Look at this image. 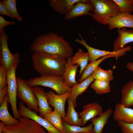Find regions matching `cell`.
<instances>
[{
	"mask_svg": "<svg viewBox=\"0 0 133 133\" xmlns=\"http://www.w3.org/2000/svg\"><path fill=\"white\" fill-rule=\"evenodd\" d=\"M33 52L47 54L67 59L73 54V50L63 37L52 32L39 35L30 47Z\"/></svg>",
	"mask_w": 133,
	"mask_h": 133,
	"instance_id": "1",
	"label": "cell"
},
{
	"mask_svg": "<svg viewBox=\"0 0 133 133\" xmlns=\"http://www.w3.org/2000/svg\"><path fill=\"white\" fill-rule=\"evenodd\" d=\"M32 59L35 70L41 76H62L67 59L47 54L33 52Z\"/></svg>",
	"mask_w": 133,
	"mask_h": 133,
	"instance_id": "2",
	"label": "cell"
},
{
	"mask_svg": "<svg viewBox=\"0 0 133 133\" xmlns=\"http://www.w3.org/2000/svg\"><path fill=\"white\" fill-rule=\"evenodd\" d=\"M94 9L91 16L93 19L103 25H107L109 18L120 12L113 0H91Z\"/></svg>",
	"mask_w": 133,
	"mask_h": 133,
	"instance_id": "3",
	"label": "cell"
},
{
	"mask_svg": "<svg viewBox=\"0 0 133 133\" xmlns=\"http://www.w3.org/2000/svg\"><path fill=\"white\" fill-rule=\"evenodd\" d=\"M26 81L28 85L32 88L39 86L49 87L58 95L63 94L70 90V88L65 84L62 76H41Z\"/></svg>",
	"mask_w": 133,
	"mask_h": 133,
	"instance_id": "4",
	"label": "cell"
},
{
	"mask_svg": "<svg viewBox=\"0 0 133 133\" xmlns=\"http://www.w3.org/2000/svg\"><path fill=\"white\" fill-rule=\"evenodd\" d=\"M19 122L15 125H5L0 122L2 133H46L41 125L26 117L18 118Z\"/></svg>",
	"mask_w": 133,
	"mask_h": 133,
	"instance_id": "5",
	"label": "cell"
},
{
	"mask_svg": "<svg viewBox=\"0 0 133 133\" xmlns=\"http://www.w3.org/2000/svg\"><path fill=\"white\" fill-rule=\"evenodd\" d=\"M17 96L27 108L36 113H39L37 98L33 89L26 83V81L21 78L17 77Z\"/></svg>",
	"mask_w": 133,
	"mask_h": 133,
	"instance_id": "6",
	"label": "cell"
},
{
	"mask_svg": "<svg viewBox=\"0 0 133 133\" xmlns=\"http://www.w3.org/2000/svg\"><path fill=\"white\" fill-rule=\"evenodd\" d=\"M8 35L5 29L0 33V62L8 71L14 66H18L20 62L19 55L18 52L12 53L8 47Z\"/></svg>",
	"mask_w": 133,
	"mask_h": 133,
	"instance_id": "7",
	"label": "cell"
},
{
	"mask_svg": "<svg viewBox=\"0 0 133 133\" xmlns=\"http://www.w3.org/2000/svg\"><path fill=\"white\" fill-rule=\"evenodd\" d=\"M18 66H14L7 72V80L8 99V102L11 106L14 118H18L19 116L17 109V83L16 71Z\"/></svg>",
	"mask_w": 133,
	"mask_h": 133,
	"instance_id": "8",
	"label": "cell"
},
{
	"mask_svg": "<svg viewBox=\"0 0 133 133\" xmlns=\"http://www.w3.org/2000/svg\"><path fill=\"white\" fill-rule=\"evenodd\" d=\"M18 112L20 117H27L33 120L45 128L48 133H61L48 121L26 107L22 101H18Z\"/></svg>",
	"mask_w": 133,
	"mask_h": 133,
	"instance_id": "9",
	"label": "cell"
},
{
	"mask_svg": "<svg viewBox=\"0 0 133 133\" xmlns=\"http://www.w3.org/2000/svg\"><path fill=\"white\" fill-rule=\"evenodd\" d=\"M78 35L81 38V39H76L75 41L83 45L86 49L89 54V61L90 63L96 60L100 57L108 55L116 54L118 55L121 57L124 55L126 52L130 51L131 49V47L129 46L124 47L120 50L116 51H110L99 50L94 48L88 45L80 33H78Z\"/></svg>",
	"mask_w": 133,
	"mask_h": 133,
	"instance_id": "10",
	"label": "cell"
},
{
	"mask_svg": "<svg viewBox=\"0 0 133 133\" xmlns=\"http://www.w3.org/2000/svg\"><path fill=\"white\" fill-rule=\"evenodd\" d=\"M94 9V6L91 0H80L65 15L64 18L69 20L85 15L91 16L92 14L90 12L93 11Z\"/></svg>",
	"mask_w": 133,
	"mask_h": 133,
	"instance_id": "11",
	"label": "cell"
},
{
	"mask_svg": "<svg viewBox=\"0 0 133 133\" xmlns=\"http://www.w3.org/2000/svg\"><path fill=\"white\" fill-rule=\"evenodd\" d=\"M50 105L56 109L60 114L62 119L65 116V104L66 100L69 96L70 91L62 95L56 94L52 90L46 93Z\"/></svg>",
	"mask_w": 133,
	"mask_h": 133,
	"instance_id": "12",
	"label": "cell"
},
{
	"mask_svg": "<svg viewBox=\"0 0 133 133\" xmlns=\"http://www.w3.org/2000/svg\"><path fill=\"white\" fill-rule=\"evenodd\" d=\"M107 25L110 30L124 27L133 28V15L127 13H120L110 18Z\"/></svg>",
	"mask_w": 133,
	"mask_h": 133,
	"instance_id": "13",
	"label": "cell"
},
{
	"mask_svg": "<svg viewBox=\"0 0 133 133\" xmlns=\"http://www.w3.org/2000/svg\"><path fill=\"white\" fill-rule=\"evenodd\" d=\"M33 88L37 99L39 116L44 118L53 111L52 109L49 104L48 98L45 90L39 86Z\"/></svg>",
	"mask_w": 133,
	"mask_h": 133,
	"instance_id": "14",
	"label": "cell"
},
{
	"mask_svg": "<svg viewBox=\"0 0 133 133\" xmlns=\"http://www.w3.org/2000/svg\"><path fill=\"white\" fill-rule=\"evenodd\" d=\"M103 112L101 106L97 103L94 102L84 105L79 116L82 119L84 125L88 121L97 116H100Z\"/></svg>",
	"mask_w": 133,
	"mask_h": 133,
	"instance_id": "15",
	"label": "cell"
},
{
	"mask_svg": "<svg viewBox=\"0 0 133 133\" xmlns=\"http://www.w3.org/2000/svg\"><path fill=\"white\" fill-rule=\"evenodd\" d=\"M117 32L118 36L113 43V51L120 50L124 48L126 44L133 42V30L122 28L117 29Z\"/></svg>",
	"mask_w": 133,
	"mask_h": 133,
	"instance_id": "16",
	"label": "cell"
},
{
	"mask_svg": "<svg viewBox=\"0 0 133 133\" xmlns=\"http://www.w3.org/2000/svg\"><path fill=\"white\" fill-rule=\"evenodd\" d=\"M113 118L117 122L133 123V109L124 107L120 103L116 105L113 112Z\"/></svg>",
	"mask_w": 133,
	"mask_h": 133,
	"instance_id": "17",
	"label": "cell"
},
{
	"mask_svg": "<svg viewBox=\"0 0 133 133\" xmlns=\"http://www.w3.org/2000/svg\"><path fill=\"white\" fill-rule=\"evenodd\" d=\"M94 80L91 74L82 82L76 83L70 88V95L68 98L73 102L75 107L77 106L78 97L86 90Z\"/></svg>",
	"mask_w": 133,
	"mask_h": 133,
	"instance_id": "18",
	"label": "cell"
},
{
	"mask_svg": "<svg viewBox=\"0 0 133 133\" xmlns=\"http://www.w3.org/2000/svg\"><path fill=\"white\" fill-rule=\"evenodd\" d=\"M71 57L67 59V62L65 65L62 75L65 84L70 88L73 87L78 82L76 80L75 77L77 69L80 66L78 65L72 64Z\"/></svg>",
	"mask_w": 133,
	"mask_h": 133,
	"instance_id": "19",
	"label": "cell"
},
{
	"mask_svg": "<svg viewBox=\"0 0 133 133\" xmlns=\"http://www.w3.org/2000/svg\"><path fill=\"white\" fill-rule=\"evenodd\" d=\"M67 100L68 107L67 113L65 117L62 119V121L71 125L83 126V119L79 117V113L75 111L73 102L68 98Z\"/></svg>",
	"mask_w": 133,
	"mask_h": 133,
	"instance_id": "20",
	"label": "cell"
},
{
	"mask_svg": "<svg viewBox=\"0 0 133 133\" xmlns=\"http://www.w3.org/2000/svg\"><path fill=\"white\" fill-rule=\"evenodd\" d=\"M80 0H50L49 5L59 14L66 15L74 5Z\"/></svg>",
	"mask_w": 133,
	"mask_h": 133,
	"instance_id": "21",
	"label": "cell"
},
{
	"mask_svg": "<svg viewBox=\"0 0 133 133\" xmlns=\"http://www.w3.org/2000/svg\"><path fill=\"white\" fill-rule=\"evenodd\" d=\"M113 112L111 108H109L103 112L100 116L90 120L91 124L93 126V131L95 133H102L104 127Z\"/></svg>",
	"mask_w": 133,
	"mask_h": 133,
	"instance_id": "22",
	"label": "cell"
},
{
	"mask_svg": "<svg viewBox=\"0 0 133 133\" xmlns=\"http://www.w3.org/2000/svg\"><path fill=\"white\" fill-rule=\"evenodd\" d=\"M121 98L120 103L125 107H129L133 105V81L125 84L121 91Z\"/></svg>",
	"mask_w": 133,
	"mask_h": 133,
	"instance_id": "23",
	"label": "cell"
},
{
	"mask_svg": "<svg viewBox=\"0 0 133 133\" xmlns=\"http://www.w3.org/2000/svg\"><path fill=\"white\" fill-rule=\"evenodd\" d=\"M71 58L72 65H78L80 66L78 76L79 77L82 74L88 64L89 58V54L88 52H84L81 48H80L74 55Z\"/></svg>",
	"mask_w": 133,
	"mask_h": 133,
	"instance_id": "24",
	"label": "cell"
},
{
	"mask_svg": "<svg viewBox=\"0 0 133 133\" xmlns=\"http://www.w3.org/2000/svg\"><path fill=\"white\" fill-rule=\"evenodd\" d=\"M8 99V94L0 105V120L5 125H15L17 124L19 120L12 117L9 112L7 108Z\"/></svg>",
	"mask_w": 133,
	"mask_h": 133,
	"instance_id": "25",
	"label": "cell"
},
{
	"mask_svg": "<svg viewBox=\"0 0 133 133\" xmlns=\"http://www.w3.org/2000/svg\"><path fill=\"white\" fill-rule=\"evenodd\" d=\"M120 57V56L116 54L108 55L103 56L98 60L91 62L86 66L81 76L78 80V82H82L91 75L100 64L105 59L112 57L117 58Z\"/></svg>",
	"mask_w": 133,
	"mask_h": 133,
	"instance_id": "26",
	"label": "cell"
},
{
	"mask_svg": "<svg viewBox=\"0 0 133 133\" xmlns=\"http://www.w3.org/2000/svg\"><path fill=\"white\" fill-rule=\"evenodd\" d=\"M53 125L61 133H64L62 119L58 111L55 109L44 118Z\"/></svg>",
	"mask_w": 133,
	"mask_h": 133,
	"instance_id": "27",
	"label": "cell"
},
{
	"mask_svg": "<svg viewBox=\"0 0 133 133\" xmlns=\"http://www.w3.org/2000/svg\"><path fill=\"white\" fill-rule=\"evenodd\" d=\"M64 133H91L94 132L93 126L91 124L84 127L70 125L62 121Z\"/></svg>",
	"mask_w": 133,
	"mask_h": 133,
	"instance_id": "28",
	"label": "cell"
},
{
	"mask_svg": "<svg viewBox=\"0 0 133 133\" xmlns=\"http://www.w3.org/2000/svg\"><path fill=\"white\" fill-rule=\"evenodd\" d=\"M113 71L111 69L105 70L98 66L92 74L96 80H100L110 82L112 80L114 77Z\"/></svg>",
	"mask_w": 133,
	"mask_h": 133,
	"instance_id": "29",
	"label": "cell"
},
{
	"mask_svg": "<svg viewBox=\"0 0 133 133\" xmlns=\"http://www.w3.org/2000/svg\"><path fill=\"white\" fill-rule=\"evenodd\" d=\"M110 82L100 80H96L91 84V87L96 93L99 95L109 93L111 91Z\"/></svg>",
	"mask_w": 133,
	"mask_h": 133,
	"instance_id": "30",
	"label": "cell"
},
{
	"mask_svg": "<svg viewBox=\"0 0 133 133\" xmlns=\"http://www.w3.org/2000/svg\"><path fill=\"white\" fill-rule=\"evenodd\" d=\"M2 2L5 7L14 19H16L17 21H22V17L19 15L17 10L16 0H3Z\"/></svg>",
	"mask_w": 133,
	"mask_h": 133,
	"instance_id": "31",
	"label": "cell"
},
{
	"mask_svg": "<svg viewBox=\"0 0 133 133\" xmlns=\"http://www.w3.org/2000/svg\"><path fill=\"white\" fill-rule=\"evenodd\" d=\"M119 8L120 13L131 14L133 12V5L130 0H113Z\"/></svg>",
	"mask_w": 133,
	"mask_h": 133,
	"instance_id": "32",
	"label": "cell"
},
{
	"mask_svg": "<svg viewBox=\"0 0 133 133\" xmlns=\"http://www.w3.org/2000/svg\"><path fill=\"white\" fill-rule=\"evenodd\" d=\"M7 71L2 65L0 66V89L7 85Z\"/></svg>",
	"mask_w": 133,
	"mask_h": 133,
	"instance_id": "33",
	"label": "cell"
},
{
	"mask_svg": "<svg viewBox=\"0 0 133 133\" xmlns=\"http://www.w3.org/2000/svg\"><path fill=\"white\" fill-rule=\"evenodd\" d=\"M123 133H133V123L127 124L122 122H118Z\"/></svg>",
	"mask_w": 133,
	"mask_h": 133,
	"instance_id": "34",
	"label": "cell"
},
{
	"mask_svg": "<svg viewBox=\"0 0 133 133\" xmlns=\"http://www.w3.org/2000/svg\"><path fill=\"white\" fill-rule=\"evenodd\" d=\"M15 22L14 21H8L5 20L2 16H0V33L2 32L4 27L9 25H14Z\"/></svg>",
	"mask_w": 133,
	"mask_h": 133,
	"instance_id": "35",
	"label": "cell"
},
{
	"mask_svg": "<svg viewBox=\"0 0 133 133\" xmlns=\"http://www.w3.org/2000/svg\"><path fill=\"white\" fill-rule=\"evenodd\" d=\"M7 85L0 89V104L2 103L8 94Z\"/></svg>",
	"mask_w": 133,
	"mask_h": 133,
	"instance_id": "36",
	"label": "cell"
},
{
	"mask_svg": "<svg viewBox=\"0 0 133 133\" xmlns=\"http://www.w3.org/2000/svg\"><path fill=\"white\" fill-rule=\"evenodd\" d=\"M6 15L8 16L13 19V17L8 12L3 5L2 1H0V15Z\"/></svg>",
	"mask_w": 133,
	"mask_h": 133,
	"instance_id": "37",
	"label": "cell"
},
{
	"mask_svg": "<svg viewBox=\"0 0 133 133\" xmlns=\"http://www.w3.org/2000/svg\"><path fill=\"white\" fill-rule=\"evenodd\" d=\"M126 67L133 73V62L128 63L126 65Z\"/></svg>",
	"mask_w": 133,
	"mask_h": 133,
	"instance_id": "38",
	"label": "cell"
},
{
	"mask_svg": "<svg viewBox=\"0 0 133 133\" xmlns=\"http://www.w3.org/2000/svg\"><path fill=\"white\" fill-rule=\"evenodd\" d=\"M131 2L133 5V0H130Z\"/></svg>",
	"mask_w": 133,
	"mask_h": 133,
	"instance_id": "39",
	"label": "cell"
},
{
	"mask_svg": "<svg viewBox=\"0 0 133 133\" xmlns=\"http://www.w3.org/2000/svg\"><path fill=\"white\" fill-rule=\"evenodd\" d=\"M0 133H2L1 130V129H0Z\"/></svg>",
	"mask_w": 133,
	"mask_h": 133,
	"instance_id": "40",
	"label": "cell"
},
{
	"mask_svg": "<svg viewBox=\"0 0 133 133\" xmlns=\"http://www.w3.org/2000/svg\"><path fill=\"white\" fill-rule=\"evenodd\" d=\"M95 133L94 132L93 133Z\"/></svg>",
	"mask_w": 133,
	"mask_h": 133,
	"instance_id": "41",
	"label": "cell"
},
{
	"mask_svg": "<svg viewBox=\"0 0 133 133\" xmlns=\"http://www.w3.org/2000/svg\"></svg>",
	"mask_w": 133,
	"mask_h": 133,
	"instance_id": "42",
	"label": "cell"
},
{
	"mask_svg": "<svg viewBox=\"0 0 133 133\" xmlns=\"http://www.w3.org/2000/svg\"></svg>",
	"mask_w": 133,
	"mask_h": 133,
	"instance_id": "43",
	"label": "cell"
}]
</instances>
